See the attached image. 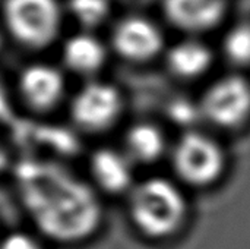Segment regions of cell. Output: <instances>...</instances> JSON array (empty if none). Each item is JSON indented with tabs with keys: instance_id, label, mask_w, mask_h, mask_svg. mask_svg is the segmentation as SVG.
I'll list each match as a JSON object with an SVG mask.
<instances>
[{
	"instance_id": "6da1fadb",
	"label": "cell",
	"mask_w": 250,
	"mask_h": 249,
	"mask_svg": "<svg viewBox=\"0 0 250 249\" xmlns=\"http://www.w3.org/2000/svg\"><path fill=\"white\" fill-rule=\"evenodd\" d=\"M16 186L38 230L54 242H83L101 226L103 208L95 192L56 163L22 161Z\"/></svg>"
},
{
	"instance_id": "7a4b0ae2",
	"label": "cell",
	"mask_w": 250,
	"mask_h": 249,
	"mask_svg": "<svg viewBox=\"0 0 250 249\" xmlns=\"http://www.w3.org/2000/svg\"><path fill=\"white\" fill-rule=\"evenodd\" d=\"M130 217L135 226L149 238H166L176 232L186 216L182 191L166 179H148L133 188Z\"/></svg>"
},
{
	"instance_id": "3957f363",
	"label": "cell",
	"mask_w": 250,
	"mask_h": 249,
	"mask_svg": "<svg viewBox=\"0 0 250 249\" xmlns=\"http://www.w3.org/2000/svg\"><path fill=\"white\" fill-rule=\"evenodd\" d=\"M3 13L12 35L31 48L47 47L62 23L57 0H6Z\"/></svg>"
},
{
	"instance_id": "277c9868",
	"label": "cell",
	"mask_w": 250,
	"mask_h": 249,
	"mask_svg": "<svg viewBox=\"0 0 250 249\" xmlns=\"http://www.w3.org/2000/svg\"><path fill=\"white\" fill-rule=\"evenodd\" d=\"M226 166L223 148L205 134L183 135L173 151V167L179 178L193 186H208L220 179Z\"/></svg>"
},
{
	"instance_id": "5b68a950",
	"label": "cell",
	"mask_w": 250,
	"mask_h": 249,
	"mask_svg": "<svg viewBox=\"0 0 250 249\" xmlns=\"http://www.w3.org/2000/svg\"><path fill=\"white\" fill-rule=\"evenodd\" d=\"M201 116L212 125L234 129L250 116V82L240 75L217 79L204 94Z\"/></svg>"
},
{
	"instance_id": "8992f818",
	"label": "cell",
	"mask_w": 250,
	"mask_h": 249,
	"mask_svg": "<svg viewBox=\"0 0 250 249\" xmlns=\"http://www.w3.org/2000/svg\"><path fill=\"white\" fill-rule=\"evenodd\" d=\"M122 95L110 84L91 82L72 101V117L86 131H103L111 126L122 112Z\"/></svg>"
},
{
	"instance_id": "52a82bcc",
	"label": "cell",
	"mask_w": 250,
	"mask_h": 249,
	"mask_svg": "<svg viewBox=\"0 0 250 249\" xmlns=\"http://www.w3.org/2000/svg\"><path fill=\"white\" fill-rule=\"evenodd\" d=\"M164 40L158 26L145 18L130 16L116 26L113 45L120 56L132 62H146L163 48Z\"/></svg>"
},
{
	"instance_id": "ba28073f",
	"label": "cell",
	"mask_w": 250,
	"mask_h": 249,
	"mask_svg": "<svg viewBox=\"0 0 250 249\" xmlns=\"http://www.w3.org/2000/svg\"><path fill=\"white\" fill-rule=\"evenodd\" d=\"M21 94L25 101L37 110L54 107L63 97V75L53 66L38 63L28 66L19 78Z\"/></svg>"
},
{
	"instance_id": "9c48e42d",
	"label": "cell",
	"mask_w": 250,
	"mask_h": 249,
	"mask_svg": "<svg viewBox=\"0 0 250 249\" xmlns=\"http://www.w3.org/2000/svg\"><path fill=\"white\" fill-rule=\"evenodd\" d=\"M170 22L188 32L214 28L226 13V0H164Z\"/></svg>"
},
{
	"instance_id": "30bf717a",
	"label": "cell",
	"mask_w": 250,
	"mask_h": 249,
	"mask_svg": "<svg viewBox=\"0 0 250 249\" xmlns=\"http://www.w3.org/2000/svg\"><path fill=\"white\" fill-rule=\"evenodd\" d=\"M91 173L97 185L108 194H122L132 186V164L126 154L103 148L91 160Z\"/></svg>"
},
{
	"instance_id": "8fae6325",
	"label": "cell",
	"mask_w": 250,
	"mask_h": 249,
	"mask_svg": "<svg viewBox=\"0 0 250 249\" xmlns=\"http://www.w3.org/2000/svg\"><path fill=\"white\" fill-rule=\"evenodd\" d=\"M212 63L209 47L196 40H185L174 44L167 54L170 70L185 79H193L204 75Z\"/></svg>"
},
{
	"instance_id": "7c38bea8",
	"label": "cell",
	"mask_w": 250,
	"mask_h": 249,
	"mask_svg": "<svg viewBox=\"0 0 250 249\" xmlns=\"http://www.w3.org/2000/svg\"><path fill=\"white\" fill-rule=\"evenodd\" d=\"M63 60L70 70L81 75H91L104 65L105 48L94 35L78 34L66 41Z\"/></svg>"
},
{
	"instance_id": "4fadbf2b",
	"label": "cell",
	"mask_w": 250,
	"mask_h": 249,
	"mask_svg": "<svg viewBox=\"0 0 250 249\" xmlns=\"http://www.w3.org/2000/svg\"><path fill=\"white\" fill-rule=\"evenodd\" d=\"M126 156L130 161L154 163L166 150V138L163 132L149 123H139L130 128L126 135Z\"/></svg>"
},
{
	"instance_id": "5bb4252c",
	"label": "cell",
	"mask_w": 250,
	"mask_h": 249,
	"mask_svg": "<svg viewBox=\"0 0 250 249\" xmlns=\"http://www.w3.org/2000/svg\"><path fill=\"white\" fill-rule=\"evenodd\" d=\"M223 51L233 65L250 66V23H239L226 34Z\"/></svg>"
},
{
	"instance_id": "9a60e30c",
	"label": "cell",
	"mask_w": 250,
	"mask_h": 249,
	"mask_svg": "<svg viewBox=\"0 0 250 249\" xmlns=\"http://www.w3.org/2000/svg\"><path fill=\"white\" fill-rule=\"evenodd\" d=\"M69 10L85 28H95L110 13L108 0H69Z\"/></svg>"
},
{
	"instance_id": "2e32d148",
	"label": "cell",
	"mask_w": 250,
	"mask_h": 249,
	"mask_svg": "<svg viewBox=\"0 0 250 249\" xmlns=\"http://www.w3.org/2000/svg\"><path fill=\"white\" fill-rule=\"evenodd\" d=\"M0 249H44L37 238L25 232H15L0 241Z\"/></svg>"
},
{
	"instance_id": "e0dca14e",
	"label": "cell",
	"mask_w": 250,
	"mask_h": 249,
	"mask_svg": "<svg viewBox=\"0 0 250 249\" xmlns=\"http://www.w3.org/2000/svg\"><path fill=\"white\" fill-rule=\"evenodd\" d=\"M10 116V103L4 87L0 84V119H7Z\"/></svg>"
},
{
	"instance_id": "ac0fdd59",
	"label": "cell",
	"mask_w": 250,
	"mask_h": 249,
	"mask_svg": "<svg viewBox=\"0 0 250 249\" xmlns=\"http://www.w3.org/2000/svg\"><path fill=\"white\" fill-rule=\"evenodd\" d=\"M7 166V153L3 148V145L0 144V172H3Z\"/></svg>"
},
{
	"instance_id": "d6986e66",
	"label": "cell",
	"mask_w": 250,
	"mask_h": 249,
	"mask_svg": "<svg viewBox=\"0 0 250 249\" xmlns=\"http://www.w3.org/2000/svg\"><path fill=\"white\" fill-rule=\"evenodd\" d=\"M0 45H1V37H0Z\"/></svg>"
}]
</instances>
